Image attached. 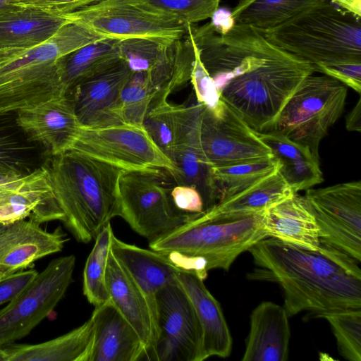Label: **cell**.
I'll use <instances>...</instances> for the list:
<instances>
[{"label": "cell", "mask_w": 361, "mask_h": 361, "mask_svg": "<svg viewBox=\"0 0 361 361\" xmlns=\"http://www.w3.org/2000/svg\"><path fill=\"white\" fill-rule=\"evenodd\" d=\"M137 7L154 15L165 16L186 24L212 18L221 0H129Z\"/></svg>", "instance_id": "obj_36"}, {"label": "cell", "mask_w": 361, "mask_h": 361, "mask_svg": "<svg viewBox=\"0 0 361 361\" xmlns=\"http://www.w3.org/2000/svg\"><path fill=\"white\" fill-rule=\"evenodd\" d=\"M188 30L221 99L257 133L269 130L311 63L246 25L212 21Z\"/></svg>", "instance_id": "obj_1"}, {"label": "cell", "mask_w": 361, "mask_h": 361, "mask_svg": "<svg viewBox=\"0 0 361 361\" xmlns=\"http://www.w3.org/2000/svg\"><path fill=\"white\" fill-rule=\"evenodd\" d=\"M61 15L104 38L171 40L183 37L188 30V24L148 13L129 0H101Z\"/></svg>", "instance_id": "obj_11"}, {"label": "cell", "mask_w": 361, "mask_h": 361, "mask_svg": "<svg viewBox=\"0 0 361 361\" xmlns=\"http://www.w3.org/2000/svg\"><path fill=\"white\" fill-rule=\"evenodd\" d=\"M44 166L64 214L62 222L78 242L94 240L121 216L118 180L123 169L72 149L51 156Z\"/></svg>", "instance_id": "obj_3"}, {"label": "cell", "mask_w": 361, "mask_h": 361, "mask_svg": "<svg viewBox=\"0 0 361 361\" xmlns=\"http://www.w3.org/2000/svg\"><path fill=\"white\" fill-rule=\"evenodd\" d=\"M30 219L0 225V267L13 271L60 252L68 240L61 227L53 232Z\"/></svg>", "instance_id": "obj_20"}, {"label": "cell", "mask_w": 361, "mask_h": 361, "mask_svg": "<svg viewBox=\"0 0 361 361\" xmlns=\"http://www.w3.org/2000/svg\"><path fill=\"white\" fill-rule=\"evenodd\" d=\"M203 104L175 105L176 137L173 162L178 173L173 180L175 185H186L198 190L204 210L219 200V192L207 164L200 140V121ZM202 211V212H203Z\"/></svg>", "instance_id": "obj_15"}, {"label": "cell", "mask_w": 361, "mask_h": 361, "mask_svg": "<svg viewBox=\"0 0 361 361\" xmlns=\"http://www.w3.org/2000/svg\"><path fill=\"white\" fill-rule=\"evenodd\" d=\"M283 306L271 301L259 304L250 315L243 361H286L290 329Z\"/></svg>", "instance_id": "obj_22"}, {"label": "cell", "mask_w": 361, "mask_h": 361, "mask_svg": "<svg viewBox=\"0 0 361 361\" xmlns=\"http://www.w3.org/2000/svg\"><path fill=\"white\" fill-rule=\"evenodd\" d=\"M113 235L109 223L94 239V247L85 262L83 271V294L94 307L109 300L106 270Z\"/></svg>", "instance_id": "obj_35"}, {"label": "cell", "mask_w": 361, "mask_h": 361, "mask_svg": "<svg viewBox=\"0 0 361 361\" xmlns=\"http://www.w3.org/2000/svg\"><path fill=\"white\" fill-rule=\"evenodd\" d=\"M194 61V46L188 30L183 37L169 42L156 65L147 72L157 92L153 102L168 99L186 85L190 81Z\"/></svg>", "instance_id": "obj_29"}, {"label": "cell", "mask_w": 361, "mask_h": 361, "mask_svg": "<svg viewBox=\"0 0 361 361\" xmlns=\"http://www.w3.org/2000/svg\"><path fill=\"white\" fill-rule=\"evenodd\" d=\"M262 224L267 237L312 250L319 248L315 218L298 193L265 210Z\"/></svg>", "instance_id": "obj_25"}, {"label": "cell", "mask_w": 361, "mask_h": 361, "mask_svg": "<svg viewBox=\"0 0 361 361\" xmlns=\"http://www.w3.org/2000/svg\"><path fill=\"white\" fill-rule=\"evenodd\" d=\"M324 0H240L230 17L235 23L265 30Z\"/></svg>", "instance_id": "obj_32"}, {"label": "cell", "mask_w": 361, "mask_h": 361, "mask_svg": "<svg viewBox=\"0 0 361 361\" xmlns=\"http://www.w3.org/2000/svg\"><path fill=\"white\" fill-rule=\"evenodd\" d=\"M171 195L174 204L180 211L192 214L202 212L203 200L195 188L186 185H174Z\"/></svg>", "instance_id": "obj_45"}, {"label": "cell", "mask_w": 361, "mask_h": 361, "mask_svg": "<svg viewBox=\"0 0 361 361\" xmlns=\"http://www.w3.org/2000/svg\"><path fill=\"white\" fill-rule=\"evenodd\" d=\"M18 126L32 142L50 156L70 149L81 125L70 93L16 112Z\"/></svg>", "instance_id": "obj_17"}, {"label": "cell", "mask_w": 361, "mask_h": 361, "mask_svg": "<svg viewBox=\"0 0 361 361\" xmlns=\"http://www.w3.org/2000/svg\"><path fill=\"white\" fill-rule=\"evenodd\" d=\"M92 334L90 318L79 327L44 343L0 345V361H87Z\"/></svg>", "instance_id": "obj_27"}, {"label": "cell", "mask_w": 361, "mask_h": 361, "mask_svg": "<svg viewBox=\"0 0 361 361\" xmlns=\"http://www.w3.org/2000/svg\"><path fill=\"white\" fill-rule=\"evenodd\" d=\"M257 135L278 160V171L295 193L323 182L319 159L307 147L274 131L257 133Z\"/></svg>", "instance_id": "obj_28"}, {"label": "cell", "mask_w": 361, "mask_h": 361, "mask_svg": "<svg viewBox=\"0 0 361 361\" xmlns=\"http://www.w3.org/2000/svg\"><path fill=\"white\" fill-rule=\"evenodd\" d=\"M13 272H15V271L11 270V269L0 267V278L3 277L4 276H6L8 274H10L11 273H13Z\"/></svg>", "instance_id": "obj_48"}, {"label": "cell", "mask_w": 361, "mask_h": 361, "mask_svg": "<svg viewBox=\"0 0 361 361\" xmlns=\"http://www.w3.org/2000/svg\"><path fill=\"white\" fill-rule=\"evenodd\" d=\"M263 212L238 216H206L201 213L178 228L149 243L180 269L204 280L208 271H228L238 257L267 238Z\"/></svg>", "instance_id": "obj_5"}, {"label": "cell", "mask_w": 361, "mask_h": 361, "mask_svg": "<svg viewBox=\"0 0 361 361\" xmlns=\"http://www.w3.org/2000/svg\"><path fill=\"white\" fill-rule=\"evenodd\" d=\"M174 185L164 169L123 171L118 180L120 217L149 243L171 233L196 214L176 207L171 195Z\"/></svg>", "instance_id": "obj_7"}, {"label": "cell", "mask_w": 361, "mask_h": 361, "mask_svg": "<svg viewBox=\"0 0 361 361\" xmlns=\"http://www.w3.org/2000/svg\"><path fill=\"white\" fill-rule=\"evenodd\" d=\"M170 41L128 38L119 39L118 47L121 59L133 72H149L156 65L165 46Z\"/></svg>", "instance_id": "obj_40"}, {"label": "cell", "mask_w": 361, "mask_h": 361, "mask_svg": "<svg viewBox=\"0 0 361 361\" xmlns=\"http://www.w3.org/2000/svg\"><path fill=\"white\" fill-rule=\"evenodd\" d=\"M118 42V39L103 38L62 57V78L67 92L120 61Z\"/></svg>", "instance_id": "obj_31"}, {"label": "cell", "mask_w": 361, "mask_h": 361, "mask_svg": "<svg viewBox=\"0 0 361 361\" xmlns=\"http://www.w3.org/2000/svg\"><path fill=\"white\" fill-rule=\"evenodd\" d=\"M29 219L39 224L64 219L44 165L0 186V224Z\"/></svg>", "instance_id": "obj_18"}, {"label": "cell", "mask_w": 361, "mask_h": 361, "mask_svg": "<svg viewBox=\"0 0 361 361\" xmlns=\"http://www.w3.org/2000/svg\"><path fill=\"white\" fill-rule=\"evenodd\" d=\"M101 0H10L8 4L54 14L73 12Z\"/></svg>", "instance_id": "obj_43"}, {"label": "cell", "mask_w": 361, "mask_h": 361, "mask_svg": "<svg viewBox=\"0 0 361 361\" xmlns=\"http://www.w3.org/2000/svg\"><path fill=\"white\" fill-rule=\"evenodd\" d=\"M25 176L26 175L10 171L0 170V186L13 183Z\"/></svg>", "instance_id": "obj_47"}, {"label": "cell", "mask_w": 361, "mask_h": 361, "mask_svg": "<svg viewBox=\"0 0 361 361\" xmlns=\"http://www.w3.org/2000/svg\"><path fill=\"white\" fill-rule=\"evenodd\" d=\"M133 73L121 59L73 88L70 94L81 126L103 128L125 123L121 94Z\"/></svg>", "instance_id": "obj_16"}, {"label": "cell", "mask_w": 361, "mask_h": 361, "mask_svg": "<svg viewBox=\"0 0 361 361\" xmlns=\"http://www.w3.org/2000/svg\"><path fill=\"white\" fill-rule=\"evenodd\" d=\"M73 255L51 261L0 310V345L27 336L56 307L73 282Z\"/></svg>", "instance_id": "obj_10"}, {"label": "cell", "mask_w": 361, "mask_h": 361, "mask_svg": "<svg viewBox=\"0 0 361 361\" xmlns=\"http://www.w3.org/2000/svg\"><path fill=\"white\" fill-rule=\"evenodd\" d=\"M106 282L109 300L136 331L145 346L142 360L153 343V328L146 298L127 271L111 252L109 254Z\"/></svg>", "instance_id": "obj_26"}, {"label": "cell", "mask_w": 361, "mask_h": 361, "mask_svg": "<svg viewBox=\"0 0 361 361\" xmlns=\"http://www.w3.org/2000/svg\"><path fill=\"white\" fill-rule=\"evenodd\" d=\"M345 127L349 131L361 132V98L360 97L345 118Z\"/></svg>", "instance_id": "obj_46"}, {"label": "cell", "mask_w": 361, "mask_h": 361, "mask_svg": "<svg viewBox=\"0 0 361 361\" xmlns=\"http://www.w3.org/2000/svg\"><path fill=\"white\" fill-rule=\"evenodd\" d=\"M347 87L326 75L307 76L286 102L267 131L307 147L319 159V147L345 107Z\"/></svg>", "instance_id": "obj_8"}, {"label": "cell", "mask_w": 361, "mask_h": 361, "mask_svg": "<svg viewBox=\"0 0 361 361\" xmlns=\"http://www.w3.org/2000/svg\"><path fill=\"white\" fill-rule=\"evenodd\" d=\"M200 140L211 168L273 157L257 133L224 102L215 111L203 105Z\"/></svg>", "instance_id": "obj_14"}, {"label": "cell", "mask_w": 361, "mask_h": 361, "mask_svg": "<svg viewBox=\"0 0 361 361\" xmlns=\"http://www.w3.org/2000/svg\"><path fill=\"white\" fill-rule=\"evenodd\" d=\"M295 193L279 171L250 188L204 210L206 216L248 215L263 212Z\"/></svg>", "instance_id": "obj_30"}, {"label": "cell", "mask_w": 361, "mask_h": 361, "mask_svg": "<svg viewBox=\"0 0 361 361\" xmlns=\"http://www.w3.org/2000/svg\"><path fill=\"white\" fill-rule=\"evenodd\" d=\"M1 225V224H0Z\"/></svg>", "instance_id": "obj_50"}, {"label": "cell", "mask_w": 361, "mask_h": 361, "mask_svg": "<svg viewBox=\"0 0 361 361\" xmlns=\"http://www.w3.org/2000/svg\"><path fill=\"white\" fill-rule=\"evenodd\" d=\"M157 94L147 72H133L121 94L124 123L144 126V120Z\"/></svg>", "instance_id": "obj_37"}, {"label": "cell", "mask_w": 361, "mask_h": 361, "mask_svg": "<svg viewBox=\"0 0 361 361\" xmlns=\"http://www.w3.org/2000/svg\"><path fill=\"white\" fill-rule=\"evenodd\" d=\"M178 279L189 297L201 326L202 360L212 356L228 357L233 341L220 303L195 273L180 269Z\"/></svg>", "instance_id": "obj_23"}, {"label": "cell", "mask_w": 361, "mask_h": 361, "mask_svg": "<svg viewBox=\"0 0 361 361\" xmlns=\"http://www.w3.org/2000/svg\"><path fill=\"white\" fill-rule=\"evenodd\" d=\"M360 17L324 0L276 27L257 30L273 44L313 65L361 63Z\"/></svg>", "instance_id": "obj_6"}, {"label": "cell", "mask_w": 361, "mask_h": 361, "mask_svg": "<svg viewBox=\"0 0 361 361\" xmlns=\"http://www.w3.org/2000/svg\"><path fill=\"white\" fill-rule=\"evenodd\" d=\"M35 269L18 270L0 278V305L13 300L36 276Z\"/></svg>", "instance_id": "obj_44"}, {"label": "cell", "mask_w": 361, "mask_h": 361, "mask_svg": "<svg viewBox=\"0 0 361 361\" xmlns=\"http://www.w3.org/2000/svg\"><path fill=\"white\" fill-rule=\"evenodd\" d=\"M70 149L125 171L161 169L173 180L178 173L175 164L157 146L144 126L128 123L103 128L81 126Z\"/></svg>", "instance_id": "obj_9"}, {"label": "cell", "mask_w": 361, "mask_h": 361, "mask_svg": "<svg viewBox=\"0 0 361 361\" xmlns=\"http://www.w3.org/2000/svg\"><path fill=\"white\" fill-rule=\"evenodd\" d=\"M304 197L317 224L320 243L360 263V180L309 188Z\"/></svg>", "instance_id": "obj_12"}, {"label": "cell", "mask_w": 361, "mask_h": 361, "mask_svg": "<svg viewBox=\"0 0 361 361\" xmlns=\"http://www.w3.org/2000/svg\"><path fill=\"white\" fill-rule=\"evenodd\" d=\"M68 23L62 15L8 4L0 9V54L39 45Z\"/></svg>", "instance_id": "obj_24"}, {"label": "cell", "mask_w": 361, "mask_h": 361, "mask_svg": "<svg viewBox=\"0 0 361 361\" xmlns=\"http://www.w3.org/2000/svg\"><path fill=\"white\" fill-rule=\"evenodd\" d=\"M254 268L250 281L279 285L288 317L303 311L309 318L349 309H361L360 262L321 244L317 250L267 237L248 250Z\"/></svg>", "instance_id": "obj_2"}, {"label": "cell", "mask_w": 361, "mask_h": 361, "mask_svg": "<svg viewBox=\"0 0 361 361\" xmlns=\"http://www.w3.org/2000/svg\"><path fill=\"white\" fill-rule=\"evenodd\" d=\"M111 252L146 298L153 328V343L147 356L152 350L157 336V294L162 287L178 280L180 269L166 255L128 244L117 238L114 234L111 238Z\"/></svg>", "instance_id": "obj_19"}, {"label": "cell", "mask_w": 361, "mask_h": 361, "mask_svg": "<svg viewBox=\"0 0 361 361\" xmlns=\"http://www.w3.org/2000/svg\"><path fill=\"white\" fill-rule=\"evenodd\" d=\"M143 126L157 146L173 161L176 137L175 105L166 99L154 102Z\"/></svg>", "instance_id": "obj_39"}, {"label": "cell", "mask_w": 361, "mask_h": 361, "mask_svg": "<svg viewBox=\"0 0 361 361\" xmlns=\"http://www.w3.org/2000/svg\"><path fill=\"white\" fill-rule=\"evenodd\" d=\"M319 317L329 322L341 355L350 361H361V309L329 312Z\"/></svg>", "instance_id": "obj_38"}, {"label": "cell", "mask_w": 361, "mask_h": 361, "mask_svg": "<svg viewBox=\"0 0 361 361\" xmlns=\"http://www.w3.org/2000/svg\"><path fill=\"white\" fill-rule=\"evenodd\" d=\"M92 340L87 361H137L145 346L131 324L109 300L94 310Z\"/></svg>", "instance_id": "obj_21"}, {"label": "cell", "mask_w": 361, "mask_h": 361, "mask_svg": "<svg viewBox=\"0 0 361 361\" xmlns=\"http://www.w3.org/2000/svg\"><path fill=\"white\" fill-rule=\"evenodd\" d=\"M192 43L195 50V61L190 82L195 91V99L209 110L215 111L222 104L223 101L211 76L200 60L198 49L193 41Z\"/></svg>", "instance_id": "obj_41"}, {"label": "cell", "mask_w": 361, "mask_h": 361, "mask_svg": "<svg viewBox=\"0 0 361 361\" xmlns=\"http://www.w3.org/2000/svg\"><path fill=\"white\" fill-rule=\"evenodd\" d=\"M157 336L145 360L202 361V331L194 307L178 279L157 293Z\"/></svg>", "instance_id": "obj_13"}, {"label": "cell", "mask_w": 361, "mask_h": 361, "mask_svg": "<svg viewBox=\"0 0 361 361\" xmlns=\"http://www.w3.org/2000/svg\"><path fill=\"white\" fill-rule=\"evenodd\" d=\"M278 170L279 161L274 157L211 168L219 192V201L250 188Z\"/></svg>", "instance_id": "obj_34"}, {"label": "cell", "mask_w": 361, "mask_h": 361, "mask_svg": "<svg viewBox=\"0 0 361 361\" xmlns=\"http://www.w3.org/2000/svg\"><path fill=\"white\" fill-rule=\"evenodd\" d=\"M37 149L18 126L16 113L0 115V170L32 173L42 166L36 161Z\"/></svg>", "instance_id": "obj_33"}, {"label": "cell", "mask_w": 361, "mask_h": 361, "mask_svg": "<svg viewBox=\"0 0 361 361\" xmlns=\"http://www.w3.org/2000/svg\"><path fill=\"white\" fill-rule=\"evenodd\" d=\"M103 38L70 22L39 45L0 54V115L68 94L62 78L61 58Z\"/></svg>", "instance_id": "obj_4"}, {"label": "cell", "mask_w": 361, "mask_h": 361, "mask_svg": "<svg viewBox=\"0 0 361 361\" xmlns=\"http://www.w3.org/2000/svg\"><path fill=\"white\" fill-rule=\"evenodd\" d=\"M10 0H0V9L8 5Z\"/></svg>", "instance_id": "obj_49"}, {"label": "cell", "mask_w": 361, "mask_h": 361, "mask_svg": "<svg viewBox=\"0 0 361 361\" xmlns=\"http://www.w3.org/2000/svg\"><path fill=\"white\" fill-rule=\"evenodd\" d=\"M315 71L322 73L338 80L346 87L360 94L361 63H341L334 64L313 65Z\"/></svg>", "instance_id": "obj_42"}]
</instances>
